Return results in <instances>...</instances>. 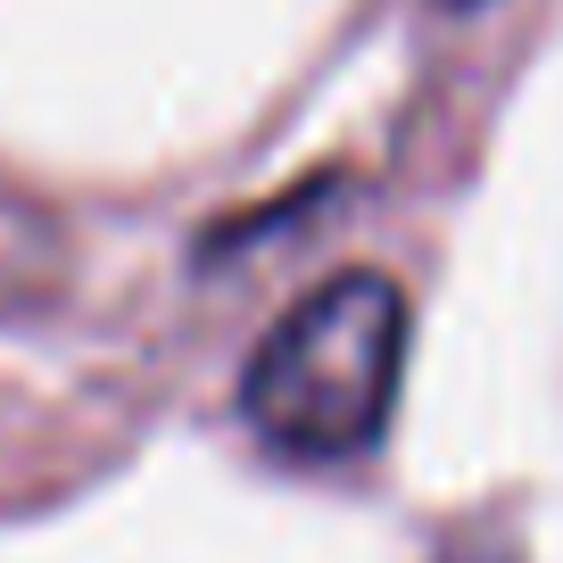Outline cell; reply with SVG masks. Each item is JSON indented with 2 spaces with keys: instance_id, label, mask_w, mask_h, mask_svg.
<instances>
[{
  "instance_id": "obj_1",
  "label": "cell",
  "mask_w": 563,
  "mask_h": 563,
  "mask_svg": "<svg viewBox=\"0 0 563 563\" xmlns=\"http://www.w3.org/2000/svg\"><path fill=\"white\" fill-rule=\"evenodd\" d=\"M406 373V290L389 274L316 282L241 373V415L274 456L340 464L382 440Z\"/></svg>"
}]
</instances>
